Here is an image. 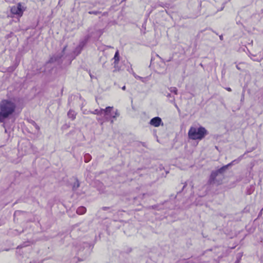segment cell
<instances>
[{
  "mask_svg": "<svg viewBox=\"0 0 263 263\" xmlns=\"http://www.w3.org/2000/svg\"><path fill=\"white\" fill-rule=\"evenodd\" d=\"M15 108V104L12 101L7 100L2 101L0 107V116L1 120L9 117L14 113Z\"/></svg>",
  "mask_w": 263,
  "mask_h": 263,
  "instance_id": "cell-1",
  "label": "cell"
},
{
  "mask_svg": "<svg viewBox=\"0 0 263 263\" xmlns=\"http://www.w3.org/2000/svg\"><path fill=\"white\" fill-rule=\"evenodd\" d=\"M207 131L204 128L198 129L192 128L189 132V137L193 140H197L204 138L205 136Z\"/></svg>",
  "mask_w": 263,
  "mask_h": 263,
  "instance_id": "cell-2",
  "label": "cell"
},
{
  "mask_svg": "<svg viewBox=\"0 0 263 263\" xmlns=\"http://www.w3.org/2000/svg\"><path fill=\"white\" fill-rule=\"evenodd\" d=\"M24 11V8L21 4H19L17 6H14L11 9V12L12 14L21 15Z\"/></svg>",
  "mask_w": 263,
  "mask_h": 263,
  "instance_id": "cell-3",
  "label": "cell"
},
{
  "mask_svg": "<svg viewBox=\"0 0 263 263\" xmlns=\"http://www.w3.org/2000/svg\"><path fill=\"white\" fill-rule=\"evenodd\" d=\"M151 125L155 127H158L161 125V119L159 117H155L152 119L150 122Z\"/></svg>",
  "mask_w": 263,
  "mask_h": 263,
  "instance_id": "cell-4",
  "label": "cell"
}]
</instances>
